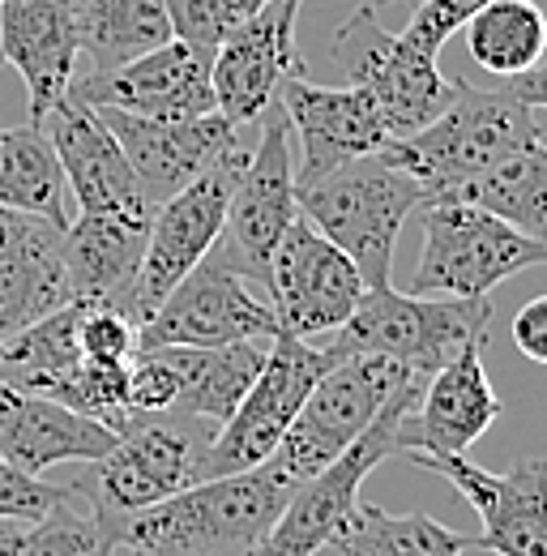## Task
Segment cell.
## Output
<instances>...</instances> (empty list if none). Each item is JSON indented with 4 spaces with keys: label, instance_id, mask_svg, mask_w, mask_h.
<instances>
[{
    "label": "cell",
    "instance_id": "obj_3",
    "mask_svg": "<svg viewBox=\"0 0 547 556\" xmlns=\"http://www.w3.org/2000/svg\"><path fill=\"white\" fill-rule=\"evenodd\" d=\"M214 428L218 424L180 407L137 412L116 432V445L103 458L86 463V471L68 488L112 527H120V518H129L137 509L202 484Z\"/></svg>",
    "mask_w": 547,
    "mask_h": 556
},
{
    "label": "cell",
    "instance_id": "obj_38",
    "mask_svg": "<svg viewBox=\"0 0 547 556\" xmlns=\"http://www.w3.org/2000/svg\"><path fill=\"white\" fill-rule=\"evenodd\" d=\"M129 407L133 412L176 407V372L158 348H137L129 355Z\"/></svg>",
    "mask_w": 547,
    "mask_h": 556
},
{
    "label": "cell",
    "instance_id": "obj_8",
    "mask_svg": "<svg viewBox=\"0 0 547 556\" xmlns=\"http://www.w3.org/2000/svg\"><path fill=\"white\" fill-rule=\"evenodd\" d=\"M244 163H249V150L227 146L202 176H193L180 193H171L167 202L154 206L141 266H137L133 282L120 300V313L133 326H141L163 304V295L214 249V240L222 236L227 198H231Z\"/></svg>",
    "mask_w": 547,
    "mask_h": 556
},
{
    "label": "cell",
    "instance_id": "obj_20",
    "mask_svg": "<svg viewBox=\"0 0 547 556\" xmlns=\"http://www.w3.org/2000/svg\"><path fill=\"white\" fill-rule=\"evenodd\" d=\"M39 125L52 138V150L65 167L68 198L81 214H154L99 108L68 90Z\"/></svg>",
    "mask_w": 547,
    "mask_h": 556
},
{
    "label": "cell",
    "instance_id": "obj_17",
    "mask_svg": "<svg viewBox=\"0 0 547 556\" xmlns=\"http://www.w3.org/2000/svg\"><path fill=\"white\" fill-rule=\"evenodd\" d=\"M278 103L291 121V138H300L295 189H308L351 159L381 154L390 141L385 116L364 86H317L308 77H291L282 81Z\"/></svg>",
    "mask_w": 547,
    "mask_h": 556
},
{
    "label": "cell",
    "instance_id": "obj_9",
    "mask_svg": "<svg viewBox=\"0 0 547 556\" xmlns=\"http://www.w3.org/2000/svg\"><path fill=\"white\" fill-rule=\"evenodd\" d=\"M428 377H410L403 390L390 394V403L377 412V419L342 450L334 463H326L321 471H313L304 484L291 492L287 509L278 514V522L270 527V535L262 540L257 556H313L330 535H339L346 527V518L359 505V488L364 480L390 458L398 454L394 432L407 407H415L419 390Z\"/></svg>",
    "mask_w": 547,
    "mask_h": 556
},
{
    "label": "cell",
    "instance_id": "obj_31",
    "mask_svg": "<svg viewBox=\"0 0 547 556\" xmlns=\"http://www.w3.org/2000/svg\"><path fill=\"white\" fill-rule=\"evenodd\" d=\"M462 30L479 70L496 77H518L547 56V13L535 0H487Z\"/></svg>",
    "mask_w": 547,
    "mask_h": 556
},
{
    "label": "cell",
    "instance_id": "obj_21",
    "mask_svg": "<svg viewBox=\"0 0 547 556\" xmlns=\"http://www.w3.org/2000/svg\"><path fill=\"white\" fill-rule=\"evenodd\" d=\"M99 116L120 141L150 206L180 193L227 146H236V125L218 112L189 116V121H150V116H133V112L99 108Z\"/></svg>",
    "mask_w": 547,
    "mask_h": 556
},
{
    "label": "cell",
    "instance_id": "obj_32",
    "mask_svg": "<svg viewBox=\"0 0 547 556\" xmlns=\"http://www.w3.org/2000/svg\"><path fill=\"white\" fill-rule=\"evenodd\" d=\"M445 202H475L492 210L500 218H509L513 227L544 236L547 240V146L544 138L518 146L509 159H500L496 167H487L471 185H462L454 198Z\"/></svg>",
    "mask_w": 547,
    "mask_h": 556
},
{
    "label": "cell",
    "instance_id": "obj_42",
    "mask_svg": "<svg viewBox=\"0 0 547 556\" xmlns=\"http://www.w3.org/2000/svg\"><path fill=\"white\" fill-rule=\"evenodd\" d=\"M244 4H249V13H253V9H262V4H270V0H244Z\"/></svg>",
    "mask_w": 547,
    "mask_h": 556
},
{
    "label": "cell",
    "instance_id": "obj_25",
    "mask_svg": "<svg viewBox=\"0 0 547 556\" xmlns=\"http://www.w3.org/2000/svg\"><path fill=\"white\" fill-rule=\"evenodd\" d=\"M154 214H81L68 218L61 240L68 300L77 304H116L133 282Z\"/></svg>",
    "mask_w": 547,
    "mask_h": 556
},
{
    "label": "cell",
    "instance_id": "obj_22",
    "mask_svg": "<svg viewBox=\"0 0 547 556\" xmlns=\"http://www.w3.org/2000/svg\"><path fill=\"white\" fill-rule=\"evenodd\" d=\"M0 56L26 81V121L39 125L77 77V26L68 0H0Z\"/></svg>",
    "mask_w": 547,
    "mask_h": 556
},
{
    "label": "cell",
    "instance_id": "obj_36",
    "mask_svg": "<svg viewBox=\"0 0 547 556\" xmlns=\"http://www.w3.org/2000/svg\"><path fill=\"white\" fill-rule=\"evenodd\" d=\"M487 0H423L419 9H415V17L407 22V30H403V39L415 43L419 52H428V56H441V48L467 26V17L483 9Z\"/></svg>",
    "mask_w": 547,
    "mask_h": 556
},
{
    "label": "cell",
    "instance_id": "obj_40",
    "mask_svg": "<svg viewBox=\"0 0 547 556\" xmlns=\"http://www.w3.org/2000/svg\"><path fill=\"white\" fill-rule=\"evenodd\" d=\"M509 90L526 103V108H547V61H539L535 70L518 73V77H509Z\"/></svg>",
    "mask_w": 547,
    "mask_h": 556
},
{
    "label": "cell",
    "instance_id": "obj_14",
    "mask_svg": "<svg viewBox=\"0 0 547 556\" xmlns=\"http://www.w3.org/2000/svg\"><path fill=\"white\" fill-rule=\"evenodd\" d=\"M266 291L282 334L317 339L346 326L368 282L334 240H326L304 214L282 231L266 266Z\"/></svg>",
    "mask_w": 547,
    "mask_h": 556
},
{
    "label": "cell",
    "instance_id": "obj_5",
    "mask_svg": "<svg viewBox=\"0 0 547 556\" xmlns=\"http://www.w3.org/2000/svg\"><path fill=\"white\" fill-rule=\"evenodd\" d=\"M492 300L487 295H403L394 287H368L346 326L334 330L330 348L372 351L407 364L415 372H436L471 343H487Z\"/></svg>",
    "mask_w": 547,
    "mask_h": 556
},
{
    "label": "cell",
    "instance_id": "obj_30",
    "mask_svg": "<svg viewBox=\"0 0 547 556\" xmlns=\"http://www.w3.org/2000/svg\"><path fill=\"white\" fill-rule=\"evenodd\" d=\"M0 206L43 214L68 227V185L65 167L52 150L43 125L0 129Z\"/></svg>",
    "mask_w": 547,
    "mask_h": 556
},
{
    "label": "cell",
    "instance_id": "obj_27",
    "mask_svg": "<svg viewBox=\"0 0 547 556\" xmlns=\"http://www.w3.org/2000/svg\"><path fill=\"white\" fill-rule=\"evenodd\" d=\"M77 26V52L90 73L120 70L171 39L163 0H68Z\"/></svg>",
    "mask_w": 547,
    "mask_h": 556
},
{
    "label": "cell",
    "instance_id": "obj_1",
    "mask_svg": "<svg viewBox=\"0 0 547 556\" xmlns=\"http://www.w3.org/2000/svg\"><path fill=\"white\" fill-rule=\"evenodd\" d=\"M295 488L300 480L266 458L137 509L120 518L116 535L133 556H257Z\"/></svg>",
    "mask_w": 547,
    "mask_h": 556
},
{
    "label": "cell",
    "instance_id": "obj_13",
    "mask_svg": "<svg viewBox=\"0 0 547 556\" xmlns=\"http://www.w3.org/2000/svg\"><path fill=\"white\" fill-rule=\"evenodd\" d=\"M274 334H278L274 308L257 300L249 278L236 275L209 249L137 326V348H222V343L274 339Z\"/></svg>",
    "mask_w": 547,
    "mask_h": 556
},
{
    "label": "cell",
    "instance_id": "obj_43",
    "mask_svg": "<svg viewBox=\"0 0 547 556\" xmlns=\"http://www.w3.org/2000/svg\"><path fill=\"white\" fill-rule=\"evenodd\" d=\"M381 4H398V0H372V9H381Z\"/></svg>",
    "mask_w": 547,
    "mask_h": 556
},
{
    "label": "cell",
    "instance_id": "obj_26",
    "mask_svg": "<svg viewBox=\"0 0 547 556\" xmlns=\"http://www.w3.org/2000/svg\"><path fill=\"white\" fill-rule=\"evenodd\" d=\"M176 372V407L222 424L257 381L270 339H240L222 348H158Z\"/></svg>",
    "mask_w": 547,
    "mask_h": 556
},
{
    "label": "cell",
    "instance_id": "obj_10",
    "mask_svg": "<svg viewBox=\"0 0 547 556\" xmlns=\"http://www.w3.org/2000/svg\"><path fill=\"white\" fill-rule=\"evenodd\" d=\"M334 359H339V351L330 343L317 348L308 339H295V334L278 330L270 339V351H266V364H262L257 381L249 386L240 407L214 428V441L205 450V480L262 467L278 450V441L291 428L295 412L304 407V399L317 386V377Z\"/></svg>",
    "mask_w": 547,
    "mask_h": 556
},
{
    "label": "cell",
    "instance_id": "obj_28",
    "mask_svg": "<svg viewBox=\"0 0 547 556\" xmlns=\"http://www.w3.org/2000/svg\"><path fill=\"white\" fill-rule=\"evenodd\" d=\"M475 548V535H462L419 509L390 514L359 501L339 535H330L313 556H462Z\"/></svg>",
    "mask_w": 547,
    "mask_h": 556
},
{
    "label": "cell",
    "instance_id": "obj_35",
    "mask_svg": "<svg viewBox=\"0 0 547 556\" xmlns=\"http://www.w3.org/2000/svg\"><path fill=\"white\" fill-rule=\"evenodd\" d=\"M77 334L86 359H129L137 351V326L116 304H81Z\"/></svg>",
    "mask_w": 547,
    "mask_h": 556
},
{
    "label": "cell",
    "instance_id": "obj_12",
    "mask_svg": "<svg viewBox=\"0 0 547 556\" xmlns=\"http://www.w3.org/2000/svg\"><path fill=\"white\" fill-rule=\"evenodd\" d=\"M257 125L262 141L257 150H249V163L227 198V218H222V236L214 240V253L253 287H266L274 244L300 218V198H295L291 121L282 103H274Z\"/></svg>",
    "mask_w": 547,
    "mask_h": 556
},
{
    "label": "cell",
    "instance_id": "obj_16",
    "mask_svg": "<svg viewBox=\"0 0 547 556\" xmlns=\"http://www.w3.org/2000/svg\"><path fill=\"white\" fill-rule=\"evenodd\" d=\"M415 467L454 484L479 514L475 548L496 556H547V458H522L496 476L467 454H410Z\"/></svg>",
    "mask_w": 547,
    "mask_h": 556
},
{
    "label": "cell",
    "instance_id": "obj_44",
    "mask_svg": "<svg viewBox=\"0 0 547 556\" xmlns=\"http://www.w3.org/2000/svg\"><path fill=\"white\" fill-rule=\"evenodd\" d=\"M0 65H4V56H0Z\"/></svg>",
    "mask_w": 547,
    "mask_h": 556
},
{
    "label": "cell",
    "instance_id": "obj_2",
    "mask_svg": "<svg viewBox=\"0 0 547 556\" xmlns=\"http://www.w3.org/2000/svg\"><path fill=\"white\" fill-rule=\"evenodd\" d=\"M449 103L436 112V121L407 138H390L381 150L423 189V206L454 198L462 185L509 159L518 146L544 138L535 108H526L509 86L479 90L467 77H449Z\"/></svg>",
    "mask_w": 547,
    "mask_h": 556
},
{
    "label": "cell",
    "instance_id": "obj_11",
    "mask_svg": "<svg viewBox=\"0 0 547 556\" xmlns=\"http://www.w3.org/2000/svg\"><path fill=\"white\" fill-rule=\"evenodd\" d=\"M330 61L351 86H364L377 99L390 138H407L428 121H436V112L449 103V90H454L436 56L385 30L372 4H359L342 22V30L330 43Z\"/></svg>",
    "mask_w": 547,
    "mask_h": 556
},
{
    "label": "cell",
    "instance_id": "obj_6",
    "mask_svg": "<svg viewBox=\"0 0 547 556\" xmlns=\"http://www.w3.org/2000/svg\"><path fill=\"white\" fill-rule=\"evenodd\" d=\"M415 295H487L505 278L547 266V240L475 202H428Z\"/></svg>",
    "mask_w": 547,
    "mask_h": 556
},
{
    "label": "cell",
    "instance_id": "obj_19",
    "mask_svg": "<svg viewBox=\"0 0 547 556\" xmlns=\"http://www.w3.org/2000/svg\"><path fill=\"white\" fill-rule=\"evenodd\" d=\"M483 348L487 343H471L449 364L428 372L415 407H407L398 419V432H394L398 454H467L500 419L505 403L487 381Z\"/></svg>",
    "mask_w": 547,
    "mask_h": 556
},
{
    "label": "cell",
    "instance_id": "obj_18",
    "mask_svg": "<svg viewBox=\"0 0 547 556\" xmlns=\"http://www.w3.org/2000/svg\"><path fill=\"white\" fill-rule=\"evenodd\" d=\"M209 61H214L209 48L171 35L167 43H158L154 52L137 56L120 70L73 77L68 90L90 108H116L150 121H189V116L218 112L214 86H209Z\"/></svg>",
    "mask_w": 547,
    "mask_h": 556
},
{
    "label": "cell",
    "instance_id": "obj_34",
    "mask_svg": "<svg viewBox=\"0 0 547 556\" xmlns=\"http://www.w3.org/2000/svg\"><path fill=\"white\" fill-rule=\"evenodd\" d=\"M171 35L198 48H218L227 39V30H236L249 17L244 0H163Z\"/></svg>",
    "mask_w": 547,
    "mask_h": 556
},
{
    "label": "cell",
    "instance_id": "obj_39",
    "mask_svg": "<svg viewBox=\"0 0 547 556\" xmlns=\"http://www.w3.org/2000/svg\"><path fill=\"white\" fill-rule=\"evenodd\" d=\"M513 348L522 351L526 359L547 364V295H535L518 308L513 317Z\"/></svg>",
    "mask_w": 547,
    "mask_h": 556
},
{
    "label": "cell",
    "instance_id": "obj_7",
    "mask_svg": "<svg viewBox=\"0 0 547 556\" xmlns=\"http://www.w3.org/2000/svg\"><path fill=\"white\" fill-rule=\"evenodd\" d=\"M410 377H423V372H415L390 355H372V351L339 355L308 390L304 407L295 412L291 428L282 432L270 458L291 480L304 484L313 471H321L326 463L339 458L390 403V394L403 390Z\"/></svg>",
    "mask_w": 547,
    "mask_h": 556
},
{
    "label": "cell",
    "instance_id": "obj_23",
    "mask_svg": "<svg viewBox=\"0 0 547 556\" xmlns=\"http://www.w3.org/2000/svg\"><path fill=\"white\" fill-rule=\"evenodd\" d=\"M61 240V223L0 206V339L68 304Z\"/></svg>",
    "mask_w": 547,
    "mask_h": 556
},
{
    "label": "cell",
    "instance_id": "obj_37",
    "mask_svg": "<svg viewBox=\"0 0 547 556\" xmlns=\"http://www.w3.org/2000/svg\"><path fill=\"white\" fill-rule=\"evenodd\" d=\"M65 492L68 484L65 488L43 484L39 476H30V471H22V467H13V463L0 458V522H35Z\"/></svg>",
    "mask_w": 547,
    "mask_h": 556
},
{
    "label": "cell",
    "instance_id": "obj_15",
    "mask_svg": "<svg viewBox=\"0 0 547 556\" xmlns=\"http://www.w3.org/2000/svg\"><path fill=\"white\" fill-rule=\"evenodd\" d=\"M295 17L300 0H270L253 9L227 39L214 48L209 61V86L214 108L236 129L257 125L282 94V81L308 77V65L295 43Z\"/></svg>",
    "mask_w": 547,
    "mask_h": 556
},
{
    "label": "cell",
    "instance_id": "obj_24",
    "mask_svg": "<svg viewBox=\"0 0 547 556\" xmlns=\"http://www.w3.org/2000/svg\"><path fill=\"white\" fill-rule=\"evenodd\" d=\"M116 445V432L48 394L0 381V458L43 476L56 463H94Z\"/></svg>",
    "mask_w": 547,
    "mask_h": 556
},
{
    "label": "cell",
    "instance_id": "obj_33",
    "mask_svg": "<svg viewBox=\"0 0 547 556\" xmlns=\"http://www.w3.org/2000/svg\"><path fill=\"white\" fill-rule=\"evenodd\" d=\"M116 548V527L90 505H77V492L68 488L43 518L26 522L17 556H112Z\"/></svg>",
    "mask_w": 547,
    "mask_h": 556
},
{
    "label": "cell",
    "instance_id": "obj_4",
    "mask_svg": "<svg viewBox=\"0 0 547 556\" xmlns=\"http://www.w3.org/2000/svg\"><path fill=\"white\" fill-rule=\"evenodd\" d=\"M300 214L334 240L355 262L368 287H394V244L415 210L423 206V189L385 154L351 159L308 189H295Z\"/></svg>",
    "mask_w": 547,
    "mask_h": 556
},
{
    "label": "cell",
    "instance_id": "obj_29",
    "mask_svg": "<svg viewBox=\"0 0 547 556\" xmlns=\"http://www.w3.org/2000/svg\"><path fill=\"white\" fill-rule=\"evenodd\" d=\"M77 326H81V304L68 300L56 313H48V317L30 321L26 330L0 339V381L56 399L68 377L77 372V364L86 359Z\"/></svg>",
    "mask_w": 547,
    "mask_h": 556
},
{
    "label": "cell",
    "instance_id": "obj_41",
    "mask_svg": "<svg viewBox=\"0 0 547 556\" xmlns=\"http://www.w3.org/2000/svg\"><path fill=\"white\" fill-rule=\"evenodd\" d=\"M22 531H26V522H0V556H17Z\"/></svg>",
    "mask_w": 547,
    "mask_h": 556
}]
</instances>
